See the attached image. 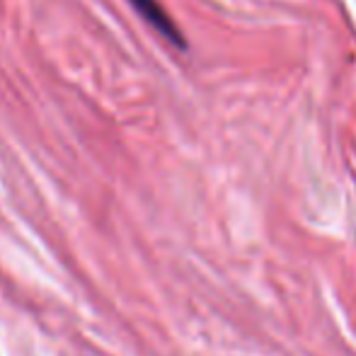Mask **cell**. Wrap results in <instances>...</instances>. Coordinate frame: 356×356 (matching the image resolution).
Here are the masks:
<instances>
[{"label":"cell","instance_id":"1","mask_svg":"<svg viewBox=\"0 0 356 356\" xmlns=\"http://www.w3.org/2000/svg\"><path fill=\"white\" fill-rule=\"evenodd\" d=\"M131 8L136 10L138 15L165 39L168 44L177 49H187V42H184V34L179 32L177 22L168 15V10L158 3V0H129Z\"/></svg>","mask_w":356,"mask_h":356}]
</instances>
